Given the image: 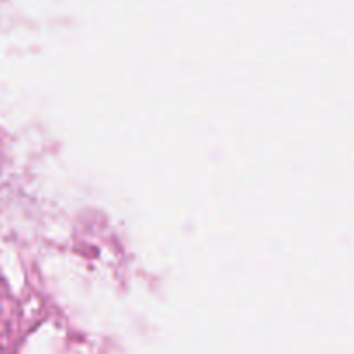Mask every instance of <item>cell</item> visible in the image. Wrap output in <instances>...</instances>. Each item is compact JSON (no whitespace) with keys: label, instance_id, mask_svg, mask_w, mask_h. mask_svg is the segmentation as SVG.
I'll list each match as a JSON object with an SVG mask.
<instances>
[]
</instances>
